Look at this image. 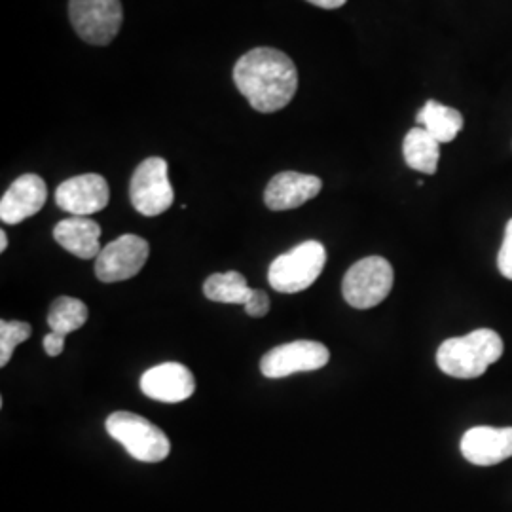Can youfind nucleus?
Segmentation results:
<instances>
[{"label":"nucleus","instance_id":"22","mask_svg":"<svg viewBox=\"0 0 512 512\" xmlns=\"http://www.w3.org/2000/svg\"><path fill=\"white\" fill-rule=\"evenodd\" d=\"M270 311V296L264 291L253 289L249 300L245 302V313L251 317H264Z\"/></svg>","mask_w":512,"mask_h":512},{"label":"nucleus","instance_id":"6","mask_svg":"<svg viewBox=\"0 0 512 512\" xmlns=\"http://www.w3.org/2000/svg\"><path fill=\"white\" fill-rule=\"evenodd\" d=\"M129 198L133 207L145 217H158L173 205L175 192L164 158L152 156L139 164L131 177Z\"/></svg>","mask_w":512,"mask_h":512},{"label":"nucleus","instance_id":"25","mask_svg":"<svg viewBox=\"0 0 512 512\" xmlns=\"http://www.w3.org/2000/svg\"><path fill=\"white\" fill-rule=\"evenodd\" d=\"M6 249H8V236H6V232L2 230V232H0V251L4 253Z\"/></svg>","mask_w":512,"mask_h":512},{"label":"nucleus","instance_id":"12","mask_svg":"<svg viewBox=\"0 0 512 512\" xmlns=\"http://www.w3.org/2000/svg\"><path fill=\"white\" fill-rule=\"evenodd\" d=\"M46 198L48 188L42 177L35 173L21 175L0 200V220L4 224H19L25 219H31L44 207Z\"/></svg>","mask_w":512,"mask_h":512},{"label":"nucleus","instance_id":"5","mask_svg":"<svg viewBox=\"0 0 512 512\" xmlns=\"http://www.w3.org/2000/svg\"><path fill=\"white\" fill-rule=\"evenodd\" d=\"M393 279V266L385 258L366 256L349 268L342 283V293L351 308L370 310L389 296Z\"/></svg>","mask_w":512,"mask_h":512},{"label":"nucleus","instance_id":"11","mask_svg":"<svg viewBox=\"0 0 512 512\" xmlns=\"http://www.w3.org/2000/svg\"><path fill=\"white\" fill-rule=\"evenodd\" d=\"M141 391L160 403H183L196 391L194 374L181 363L152 366L141 376Z\"/></svg>","mask_w":512,"mask_h":512},{"label":"nucleus","instance_id":"8","mask_svg":"<svg viewBox=\"0 0 512 512\" xmlns=\"http://www.w3.org/2000/svg\"><path fill=\"white\" fill-rule=\"evenodd\" d=\"M148 253L147 241L133 234L110 241L95 258L97 279L103 283H118L135 277L145 268Z\"/></svg>","mask_w":512,"mask_h":512},{"label":"nucleus","instance_id":"20","mask_svg":"<svg viewBox=\"0 0 512 512\" xmlns=\"http://www.w3.org/2000/svg\"><path fill=\"white\" fill-rule=\"evenodd\" d=\"M31 332V325L23 321H0V366L10 363L14 349L27 342Z\"/></svg>","mask_w":512,"mask_h":512},{"label":"nucleus","instance_id":"23","mask_svg":"<svg viewBox=\"0 0 512 512\" xmlns=\"http://www.w3.org/2000/svg\"><path fill=\"white\" fill-rule=\"evenodd\" d=\"M65 338H67V336H63V334L50 332V334L44 338V349H46V353H48L50 357H59V355L63 353V348H65Z\"/></svg>","mask_w":512,"mask_h":512},{"label":"nucleus","instance_id":"16","mask_svg":"<svg viewBox=\"0 0 512 512\" xmlns=\"http://www.w3.org/2000/svg\"><path fill=\"white\" fill-rule=\"evenodd\" d=\"M404 162L425 175H435L439 167L440 143L425 129H410L404 137L403 143Z\"/></svg>","mask_w":512,"mask_h":512},{"label":"nucleus","instance_id":"4","mask_svg":"<svg viewBox=\"0 0 512 512\" xmlns=\"http://www.w3.org/2000/svg\"><path fill=\"white\" fill-rule=\"evenodd\" d=\"M105 427L110 437L120 442L129 456L137 461L158 463L171 452V442L164 431L133 412L122 410L110 414Z\"/></svg>","mask_w":512,"mask_h":512},{"label":"nucleus","instance_id":"17","mask_svg":"<svg viewBox=\"0 0 512 512\" xmlns=\"http://www.w3.org/2000/svg\"><path fill=\"white\" fill-rule=\"evenodd\" d=\"M418 124L442 145L452 143L458 137L463 128V116L459 110L446 107L439 101H427L425 107L418 112Z\"/></svg>","mask_w":512,"mask_h":512},{"label":"nucleus","instance_id":"1","mask_svg":"<svg viewBox=\"0 0 512 512\" xmlns=\"http://www.w3.org/2000/svg\"><path fill=\"white\" fill-rule=\"evenodd\" d=\"M239 93L258 112L285 109L298 90V71L293 59L275 48H255L239 57L234 67Z\"/></svg>","mask_w":512,"mask_h":512},{"label":"nucleus","instance_id":"14","mask_svg":"<svg viewBox=\"0 0 512 512\" xmlns=\"http://www.w3.org/2000/svg\"><path fill=\"white\" fill-rule=\"evenodd\" d=\"M323 188V181L315 175L296 171L277 173L264 192V203L272 211H289L313 200Z\"/></svg>","mask_w":512,"mask_h":512},{"label":"nucleus","instance_id":"18","mask_svg":"<svg viewBox=\"0 0 512 512\" xmlns=\"http://www.w3.org/2000/svg\"><path fill=\"white\" fill-rule=\"evenodd\" d=\"M251 291L245 277L239 272H224V274H213L203 285V293L220 304H241L249 300Z\"/></svg>","mask_w":512,"mask_h":512},{"label":"nucleus","instance_id":"19","mask_svg":"<svg viewBox=\"0 0 512 512\" xmlns=\"http://www.w3.org/2000/svg\"><path fill=\"white\" fill-rule=\"evenodd\" d=\"M86 321H88V306L73 296H59L48 313L50 329L55 334H63V336H69L74 330L82 329Z\"/></svg>","mask_w":512,"mask_h":512},{"label":"nucleus","instance_id":"9","mask_svg":"<svg viewBox=\"0 0 512 512\" xmlns=\"http://www.w3.org/2000/svg\"><path fill=\"white\" fill-rule=\"evenodd\" d=\"M329 361L330 351L327 346L311 340H298L270 349L260 361V372L270 380H279L298 372L319 370L327 366Z\"/></svg>","mask_w":512,"mask_h":512},{"label":"nucleus","instance_id":"10","mask_svg":"<svg viewBox=\"0 0 512 512\" xmlns=\"http://www.w3.org/2000/svg\"><path fill=\"white\" fill-rule=\"evenodd\" d=\"M109 183L105 177L86 173L59 184L55 192V203L59 209L71 213L73 217H88L103 211L109 205Z\"/></svg>","mask_w":512,"mask_h":512},{"label":"nucleus","instance_id":"15","mask_svg":"<svg viewBox=\"0 0 512 512\" xmlns=\"http://www.w3.org/2000/svg\"><path fill=\"white\" fill-rule=\"evenodd\" d=\"M54 238L65 251L82 260L97 258L101 249V226L88 217H69L57 222Z\"/></svg>","mask_w":512,"mask_h":512},{"label":"nucleus","instance_id":"21","mask_svg":"<svg viewBox=\"0 0 512 512\" xmlns=\"http://www.w3.org/2000/svg\"><path fill=\"white\" fill-rule=\"evenodd\" d=\"M497 266L501 275L512 281V219L507 222V228H505L503 245L497 255Z\"/></svg>","mask_w":512,"mask_h":512},{"label":"nucleus","instance_id":"13","mask_svg":"<svg viewBox=\"0 0 512 512\" xmlns=\"http://www.w3.org/2000/svg\"><path fill=\"white\" fill-rule=\"evenodd\" d=\"M461 454L478 467H490L512 458V427L469 429L461 439Z\"/></svg>","mask_w":512,"mask_h":512},{"label":"nucleus","instance_id":"24","mask_svg":"<svg viewBox=\"0 0 512 512\" xmlns=\"http://www.w3.org/2000/svg\"><path fill=\"white\" fill-rule=\"evenodd\" d=\"M308 2L325 10H336V8H342L348 0H308Z\"/></svg>","mask_w":512,"mask_h":512},{"label":"nucleus","instance_id":"3","mask_svg":"<svg viewBox=\"0 0 512 512\" xmlns=\"http://www.w3.org/2000/svg\"><path fill=\"white\" fill-rule=\"evenodd\" d=\"M327 264V249L319 241H304L279 255L268 270V281L277 293L294 294L311 287Z\"/></svg>","mask_w":512,"mask_h":512},{"label":"nucleus","instance_id":"7","mask_svg":"<svg viewBox=\"0 0 512 512\" xmlns=\"http://www.w3.org/2000/svg\"><path fill=\"white\" fill-rule=\"evenodd\" d=\"M69 16L78 37L93 46H107L120 33L124 10L120 0H71Z\"/></svg>","mask_w":512,"mask_h":512},{"label":"nucleus","instance_id":"2","mask_svg":"<svg viewBox=\"0 0 512 512\" xmlns=\"http://www.w3.org/2000/svg\"><path fill=\"white\" fill-rule=\"evenodd\" d=\"M501 336L490 329H478L446 340L437 351L440 370L458 380H475L503 355Z\"/></svg>","mask_w":512,"mask_h":512}]
</instances>
